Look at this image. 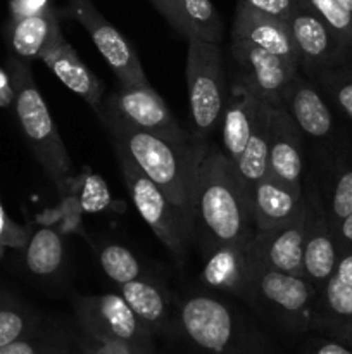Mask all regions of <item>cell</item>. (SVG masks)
<instances>
[{"label": "cell", "instance_id": "4fadbf2b", "mask_svg": "<svg viewBox=\"0 0 352 354\" xmlns=\"http://www.w3.org/2000/svg\"><path fill=\"white\" fill-rule=\"evenodd\" d=\"M307 201V199H306ZM307 206L295 220L271 228L254 230L247 242L248 261L271 270L304 277V239Z\"/></svg>", "mask_w": 352, "mask_h": 354}, {"label": "cell", "instance_id": "f546056e", "mask_svg": "<svg viewBox=\"0 0 352 354\" xmlns=\"http://www.w3.org/2000/svg\"><path fill=\"white\" fill-rule=\"evenodd\" d=\"M314 82L331 99V102L352 121V69L345 64L324 69L314 76Z\"/></svg>", "mask_w": 352, "mask_h": 354}, {"label": "cell", "instance_id": "5b68a950", "mask_svg": "<svg viewBox=\"0 0 352 354\" xmlns=\"http://www.w3.org/2000/svg\"><path fill=\"white\" fill-rule=\"evenodd\" d=\"M316 290L306 277L252 265L245 299L289 334L311 330Z\"/></svg>", "mask_w": 352, "mask_h": 354}, {"label": "cell", "instance_id": "8fae6325", "mask_svg": "<svg viewBox=\"0 0 352 354\" xmlns=\"http://www.w3.org/2000/svg\"><path fill=\"white\" fill-rule=\"evenodd\" d=\"M290 31L300 68L309 76H316L324 69L345 64L352 47L345 44L307 3L300 6L285 21Z\"/></svg>", "mask_w": 352, "mask_h": 354}, {"label": "cell", "instance_id": "b9f144b4", "mask_svg": "<svg viewBox=\"0 0 352 354\" xmlns=\"http://www.w3.org/2000/svg\"><path fill=\"white\" fill-rule=\"evenodd\" d=\"M6 245H3V242L2 241H0V259H2L3 258V254H6Z\"/></svg>", "mask_w": 352, "mask_h": 354}, {"label": "cell", "instance_id": "6da1fadb", "mask_svg": "<svg viewBox=\"0 0 352 354\" xmlns=\"http://www.w3.org/2000/svg\"><path fill=\"white\" fill-rule=\"evenodd\" d=\"M114 147L126 152L175 207L190 242L193 241V201L197 175L207 142L193 138L176 144L131 127L107 113L99 114Z\"/></svg>", "mask_w": 352, "mask_h": 354}, {"label": "cell", "instance_id": "9a60e30c", "mask_svg": "<svg viewBox=\"0 0 352 354\" xmlns=\"http://www.w3.org/2000/svg\"><path fill=\"white\" fill-rule=\"evenodd\" d=\"M307 206L302 187H293L266 173L255 183L248 197L252 223L255 230H271L295 220Z\"/></svg>", "mask_w": 352, "mask_h": 354}, {"label": "cell", "instance_id": "3957f363", "mask_svg": "<svg viewBox=\"0 0 352 354\" xmlns=\"http://www.w3.org/2000/svg\"><path fill=\"white\" fill-rule=\"evenodd\" d=\"M176 334L199 354H280L237 306L209 292L188 294L175 311Z\"/></svg>", "mask_w": 352, "mask_h": 354}, {"label": "cell", "instance_id": "4dcf8cb0", "mask_svg": "<svg viewBox=\"0 0 352 354\" xmlns=\"http://www.w3.org/2000/svg\"><path fill=\"white\" fill-rule=\"evenodd\" d=\"M342 40L352 47V14L338 0H304Z\"/></svg>", "mask_w": 352, "mask_h": 354}, {"label": "cell", "instance_id": "30bf717a", "mask_svg": "<svg viewBox=\"0 0 352 354\" xmlns=\"http://www.w3.org/2000/svg\"><path fill=\"white\" fill-rule=\"evenodd\" d=\"M64 12L85 28L104 61L117 76L119 85H147L148 80L133 45L97 10L90 0H71Z\"/></svg>", "mask_w": 352, "mask_h": 354}, {"label": "cell", "instance_id": "e575fe53", "mask_svg": "<svg viewBox=\"0 0 352 354\" xmlns=\"http://www.w3.org/2000/svg\"><path fill=\"white\" fill-rule=\"evenodd\" d=\"M297 354H352V344L342 339L330 337H313L304 342Z\"/></svg>", "mask_w": 352, "mask_h": 354}, {"label": "cell", "instance_id": "ab89813d", "mask_svg": "<svg viewBox=\"0 0 352 354\" xmlns=\"http://www.w3.org/2000/svg\"><path fill=\"white\" fill-rule=\"evenodd\" d=\"M14 85L10 80L9 71L6 68H0V107L7 109V107L14 106Z\"/></svg>", "mask_w": 352, "mask_h": 354}, {"label": "cell", "instance_id": "7a4b0ae2", "mask_svg": "<svg viewBox=\"0 0 352 354\" xmlns=\"http://www.w3.org/2000/svg\"><path fill=\"white\" fill-rule=\"evenodd\" d=\"M248 203L230 159L214 145H206L197 175L193 201V239L202 256L221 245L244 244L255 230Z\"/></svg>", "mask_w": 352, "mask_h": 354}, {"label": "cell", "instance_id": "836d02e7", "mask_svg": "<svg viewBox=\"0 0 352 354\" xmlns=\"http://www.w3.org/2000/svg\"><path fill=\"white\" fill-rule=\"evenodd\" d=\"M30 228L17 225L7 214L6 207H3L2 201H0V241L3 242V245L12 249H23L28 244V241H30Z\"/></svg>", "mask_w": 352, "mask_h": 354}, {"label": "cell", "instance_id": "ffe728a7", "mask_svg": "<svg viewBox=\"0 0 352 354\" xmlns=\"http://www.w3.org/2000/svg\"><path fill=\"white\" fill-rule=\"evenodd\" d=\"M119 294L133 310L138 320L154 335L176 334L175 313L164 287L150 277L144 275L137 280L119 286Z\"/></svg>", "mask_w": 352, "mask_h": 354}, {"label": "cell", "instance_id": "d4e9b609", "mask_svg": "<svg viewBox=\"0 0 352 354\" xmlns=\"http://www.w3.org/2000/svg\"><path fill=\"white\" fill-rule=\"evenodd\" d=\"M24 263L31 275L50 279L57 275L64 265L66 245L59 232L52 228H38L24 245Z\"/></svg>", "mask_w": 352, "mask_h": 354}, {"label": "cell", "instance_id": "ac0fdd59", "mask_svg": "<svg viewBox=\"0 0 352 354\" xmlns=\"http://www.w3.org/2000/svg\"><path fill=\"white\" fill-rule=\"evenodd\" d=\"M231 40L244 41L252 47L280 55L300 69L299 55H297L295 45H293L285 21L259 14L237 2L233 28H231Z\"/></svg>", "mask_w": 352, "mask_h": 354}, {"label": "cell", "instance_id": "9c48e42d", "mask_svg": "<svg viewBox=\"0 0 352 354\" xmlns=\"http://www.w3.org/2000/svg\"><path fill=\"white\" fill-rule=\"evenodd\" d=\"M102 111L138 130H144L168 142L183 144L195 138L176 121L162 97L152 88L150 83L131 86L119 85L116 92L110 93Z\"/></svg>", "mask_w": 352, "mask_h": 354}, {"label": "cell", "instance_id": "ba28073f", "mask_svg": "<svg viewBox=\"0 0 352 354\" xmlns=\"http://www.w3.org/2000/svg\"><path fill=\"white\" fill-rule=\"evenodd\" d=\"M114 149H116L121 175H123L135 207L144 218L145 223L152 228L155 237L171 252L175 261L182 265L186 256V245H188L190 239L175 207L171 206L168 197L157 189V185L135 165V161L126 152L121 151L119 147Z\"/></svg>", "mask_w": 352, "mask_h": 354}, {"label": "cell", "instance_id": "5bb4252c", "mask_svg": "<svg viewBox=\"0 0 352 354\" xmlns=\"http://www.w3.org/2000/svg\"><path fill=\"white\" fill-rule=\"evenodd\" d=\"M307 221L304 239V277L309 280L316 294L333 275L338 263V249L333 230L328 221L326 207L320 194L311 187L306 194Z\"/></svg>", "mask_w": 352, "mask_h": 354}, {"label": "cell", "instance_id": "1f68e13d", "mask_svg": "<svg viewBox=\"0 0 352 354\" xmlns=\"http://www.w3.org/2000/svg\"><path fill=\"white\" fill-rule=\"evenodd\" d=\"M326 213L333 232L352 213V168L344 169L338 175L337 182L333 185V192H331L330 207L326 209Z\"/></svg>", "mask_w": 352, "mask_h": 354}, {"label": "cell", "instance_id": "d6a6232c", "mask_svg": "<svg viewBox=\"0 0 352 354\" xmlns=\"http://www.w3.org/2000/svg\"><path fill=\"white\" fill-rule=\"evenodd\" d=\"M238 3L259 14H264V16L286 21L306 2L304 0H238Z\"/></svg>", "mask_w": 352, "mask_h": 354}, {"label": "cell", "instance_id": "484cf974", "mask_svg": "<svg viewBox=\"0 0 352 354\" xmlns=\"http://www.w3.org/2000/svg\"><path fill=\"white\" fill-rule=\"evenodd\" d=\"M41 325V317L23 299L0 289V348L31 334Z\"/></svg>", "mask_w": 352, "mask_h": 354}, {"label": "cell", "instance_id": "f35d334b", "mask_svg": "<svg viewBox=\"0 0 352 354\" xmlns=\"http://www.w3.org/2000/svg\"><path fill=\"white\" fill-rule=\"evenodd\" d=\"M335 234V241H337V249H338V259L342 258L347 252H352V213L342 221L337 227Z\"/></svg>", "mask_w": 352, "mask_h": 354}, {"label": "cell", "instance_id": "8d00e7d4", "mask_svg": "<svg viewBox=\"0 0 352 354\" xmlns=\"http://www.w3.org/2000/svg\"><path fill=\"white\" fill-rule=\"evenodd\" d=\"M150 2L154 3V7L159 10V14L168 21L169 26H171L176 33L183 35V37L186 38V28L185 23H183L182 14H179L176 0H150Z\"/></svg>", "mask_w": 352, "mask_h": 354}, {"label": "cell", "instance_id": "cb8c5ba5", "mask_svg": "<svg viewBox=\"0 0 352 354\" xmlns=\"http://www.w3.org/2000/svg\"><path fill=\"white\" fill-rule=\"evenodd\" d=\"M271 109L273 107L269 104L262 106L244 152L231 165L233 166L235 176L238 180V185H240L247 203L255 183L264 178L266 173H268V135Z\"/></svg>", "mask_w": 352, "mask_h": 354}, {"label": "cell", "instance_id": "60d3db41", "mask_svg": "<svg viewBox=\"0 0 352 354\" xmlns=\"http://www.w3.org/2000/svg\"><path fill=\"white\" fill-rule=\"evenodd\" d=\"M338 2H340V3H342V6H344V7H345V9H347V10H349V12H351V14H352V0H338Z\"/></svg>", "mask_w": 352, "mask_h": 354}, {"label": "cell", "instance_id": "83f0119b", "mask_svg": "<svg viewBox=\"0 0 352 354\" xmlns=\"http://www.w3.org/2000/svg\"><path fill=\"white\" fill-rule=\"evenodd\" d=\"M186 28V38L211 44L223 40V19L211 0H176Z\"/></svg>", "mask_w": 352, "mask_h": 354}, {"label": "cell", "instance_id": "52a82bcc", "mask_svg": "<svg viewBox=\"0 0 352 354\" xmlns=\"http://www.w3.org/2000/svg\"><path fill=\"white\" fill-rule=\"evenodd\" d=\"M83 335L124 346L131 354H155L154 334L138 320L121 294L85 296L75 303Z\"/></svg>", "mask_w": 352, "mask_h": 354}, {"label": "cell", "instance_id": "f1b7e54d", "mask_svg": "<svg viewBox=\"0 0 352 354\" xmlns=\"http://www.w3.org/2000/svg\"><path fill=\"white\" fill-rule=\"evenodd\" d=\"M100 266L104 273L117 286L137 280L144 277L140 261L135 258L133 252L119 244H109L100 251L99 256Z\"/></svg>", "mask_w": 352, "mask_h": 354}, {"label": "cell", "instance_id": "603a6c76", "mask_svg": "<svg viewBox=\"0 0 352 354\" xmlns=\"http://www.w3.org/2000/svg\"><path fill=\"white\" fill-rule=\"evenodd\" d=\"M3 35H6L9 54L28 62L33 59H40L41 54L52 44L64 37L55 7L43 14H37V16L9 19Z\"/></svg>", "mask_w": 352, "mask_h": 354}, {"label": "cell", "instance_id": "d590c367", "mask_svg": "<svg viewBox=\"0 0 352 354\" xmlns=\"http://www.w3.org/2000/svg\"><path fill=\"white\" fill-rule=\"evenodd\" d=\"M52 0H9V19L37 16L54 9Z\"/></svg>", "mask_w": 352, "mask_h": 354}, {"label": "cell", "instance_id": "7bdbcfd3", "mask_svg": "<svg viewBox=\"0 0 352 354\" xmlns=\"http://www.w3.org/2000/svg\"><path fill=\"white\" fill-rule=\"evenodd\" d=\"M68 354H88L85 351V349H81V351H78V353H68Z\"/></svg>", "mask_w": 352, "mask_h": 354}, {"label": "cell", "instance_id": "7c38bea8", "mask_svg": "<svg viewBox=\"0 0 352 354\" xmlns=\"http://www.w3.org/2000/svg\"><path fill=\"white\" fill-rule=\"evenodd\" d=\"M230 52L238 69L237 78L271 107L283 106L286 90L299 68L280 55L238 40H231Z\"/></svg>", "mask_w": 352, "mask_h": 354}, {"label": "cell", "instance_id": "8992f818", "mask_svg": "<svg viewBox=\"0 0 352 354\" xmlns=\"http://www.w3.org/2000/svg\"><path fill=\"white\" fill-rule=\"evenodd\" d=\"M186 88L192 127L190 133L199 140H207L216 127H219L228 99L223 52L219 44L188 38Z\"/></svg>", "mask_w": 352, "mask_h": 354}, {"label": "cell", "instance_id": "2e32d148", "mask_svg": "<svg viewBox=\"0 0 352 354\" xmlns=\"http://www.w3.org/2000/svg\"><path fill=\"white\" fill-rule=\"evenodd\" d=\"M300 130L283 106L273 107L268 135V173L293 187H302Z\"/></svg>", "mask_w": 352, "mask_h": 354}, {"label": "cell", "instance_id": "4316f807", "mask_svg": "<svg viewBox=\"0 0 352 354\" xmlns=\"http://www.w3.org/2000/svg\"><path fill=\"white\" fill-rule=\"evenodd\" d=\"M78 339L69 328L40 327L0 348V354H68Z\"/></svg>", "mask_w": 352, "mask_h": 354}, {"label": "cell", "instance_id": "277c9868", "mask_svg": "<svg viewBox=\"0 0 352 354\" xmlns=\"http://www.w3.org/2000/svg\"><path fill=\"white\" fill-rule=\"evenodd\" d=\"M6 69L14 85V114L23 137L48 178L61 185L72 171V161L66 144L59 135L47 102L31 73L30 62L7 55Z\"/></svg>", "mask_w": 352, "mask_h": 354}, {"label": "cell", "instance_id": "7402d4cb", "mask_svg": "<svg viewBox=\"0 0 352 354\" xmlns=\"http://www.w3.org/2000/svg\"><path fill=\"white\" fill-rule=\"evenodd\" d=\"M283 107L302 133L324 140L333 131V116L320 90L297 73L285 93Z\"/></svg>", "mask_w": 352, "mask_h": 354}, {"label": "cell", "instance_id": "d6986e66", "mask_svg": "<svg viewBox=\"0 0 352 354\" xmlns=\"http://www.w3.org/2000/svg\"><path fill=\"white\" fill-rule=\"evenodd\" d=\"M40 61L71 90L81 97L97 114L102 111L104 83L99 76L79 59L75 48L64 37L52 44L41 54Z\"/></svg>", "mask_w": 352, "mask_h": 354}, {"label": "cell", "instance_id": "74e56055", "mask_svg": "<svg viewBox=\"0 0 352 354\" xmlns=\"http://www.w3.org/2000/svg\"><path fill=\"white\" fill-rule=\"evenodd\" d=\"M81 349H85L88 354H131L124 346L116 344V342H104L97 339L85 335L83 341H78Z\"/></svg>", "mask_w": 352, "mask_h": 354}, {"label": "cell", "instance_id": "44dd1931", "mask_svg": "<svg viewBox=\"0 0 352 354\" xmlns=\"http://www.w3.org/2000/svg\"><path fill=\"white\" fill-rule=\"evenodd\" d=\"M247 242L221 245L204 256L206 263L200 272V282L209 290L230 294V296H240L245 299L248 273H251Z\"/></svg>", "mask_w": 352, "mask_h": 354}, {"label": "cell", "instance_id": "e0dca14e", "mask_svg": "<svg viewBox=\"0 0 352 354\" xmlns=\"http://www.w3.org/2000/svg\"><path fill=\"white\" fill-rule=\"evenodd\" d=\"M264 104V100L259 99L245 83H242L238 78L235 80L233 86L228 92L219 123L221 152L230 159L231 165L244 152Z\"/></svg>", "mask_w": 352, "mask_h": 354}]
</instances>
